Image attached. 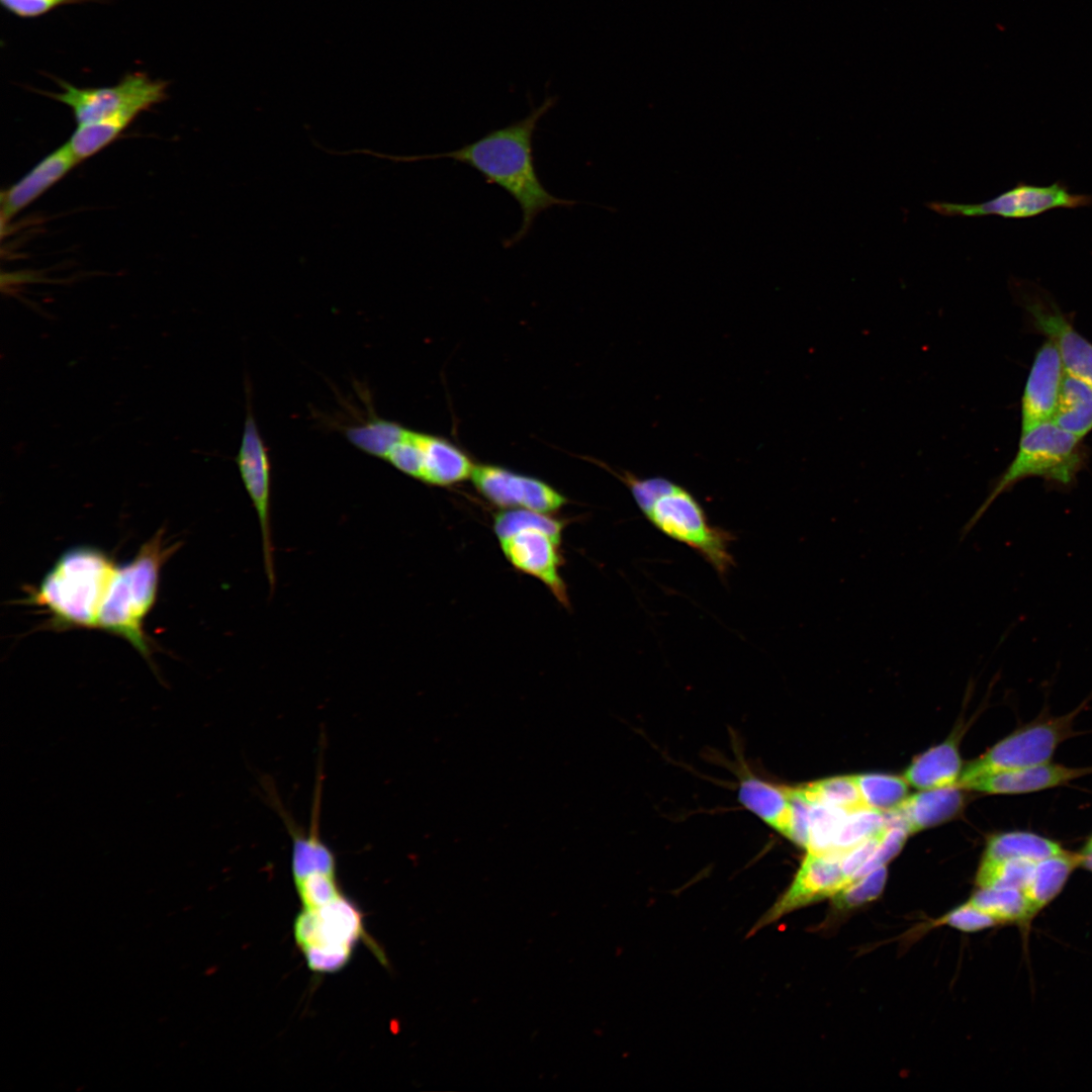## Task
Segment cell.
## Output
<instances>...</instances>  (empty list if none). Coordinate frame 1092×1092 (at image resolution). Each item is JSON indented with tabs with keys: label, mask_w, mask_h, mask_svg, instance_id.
Returning <instances> with one entry per match:
<instances>
[{
	"label": "cell",
	"mask_w": 1092,
	"mask_h": 1092,
	"mask_svg": "<svg viewBox=\"0 0 1092 1092\" xmlns=\"http://www.w3.org/2000/svg\"><path fill=\"white\" fill-rule=\"evenodd\" d=\"M556 96H547L529 114L508 125L490 130L463 147L428 159H451L478 171L488 184L504 189L519 204L522 222L503 245L510 248L529 234L537 216L553 206L570 207L576 201L557 197L541 182L533 155V136L539 120L556 104Z\"/></svg>",
	"instance_id": "cell-1"
},
{
	"label": "cell",
	"mask_w": 1092,
	"mask_h": 1092,
	"mask_svg": "<svg viewBox=\"0 0 1092 1092\" xmlns=\"http://www.w3.org/2000/svg\"><path fill=\"white\" fill-rule=\"evenodd\" d=\"M603 467L626 485L641 513L658 531L696 551L721 577L727 575L735 564L730 551L734 537L710 523L690 490L665 477H639L606 464Z\"/></svg>",
	"instance_id": "cell-2"
},
{
	"label": "cell",
	"mask_w": 1092,
	"mask_h": 1092,
	"mask_svg": "<svg viewBox=\"0 0 1092 1092\" xmlns=\"http://www.w3.org/2000/svg\"><path fill=\"white\" fill-rule=\"evenodd\" d=\"M117 565L103 550L79 545L64 551L28 597L57 628H97Z\"/></svg>",
	"instance_id": "cell-3"
},
{
	"label": "cell",
	"mask_w": 1092,
	"mask_h": 1092,
	"mask_svg": "<svg viewBox=\"0 0 1092 1092\" xmlns=\"http://www.w3.org/2000/svg\"><path fill=\"white\" fill-rule=\"evenodd\" d=\"M173 549L160 530L130 561L117 566L98 617L97 628L122 637L146 659L151 649L144 623L156 601L162 565Z\"/></svg>",
	"instance_id": "cell-4"
},
{
	"label": "cell",
	"mask_w": 1092,
	"mask_h": 1092,
	"mask_svg": "<svg viewBox=\"0 0 1092 1092\" xmlns=\"http://www.w3.org/2000/svg\"><path fill=\"white\" fill-rule=\"evenodd\" d=\"M564 527L565 521L550 514L523 509H504L493 519V531L510 564L540 580L563 607L569 608L567 586L560 572Z\"/></svg>",
	"instance_id": "cell-5"
},
{
	"label": "cell",
	"mask_w": 1092,
	"mask_h": 1092,
	"mask_svg": "<svg viewBox=\"0 0 1092 1092\" xmlns=\"http://www.w3.org/2000/svg\"><path fill=\"white\" fill-rule=\"evenodd\" d=\"M1084 465L1081 439L1058 427L1052 420L1021 433L1018 450L1005 471L995 480L988 496L969 519L961 540L975 527L995 499L1018 481L1040 477L1054 485H1072Z\"/></svg>",
	"instance_id": "cell-6"
},
{
	"label": "cell",
	"mask_w": 1092,
	"mask_h": 1092,
	"mask_svg": "<svg viewBox=\"0 0 1092 1092\" xmlns=\"http://www.w3.org/2000/svg\"><path fill=\"white\" fill-rule=\"evenodd\" d=\"M362 915L343 894L314 909H303L294 923L295 940L314 972H335L349 961L363 936Z\"/></svg>",
	"instance_id": "cell-7"
},
{
	"label": "cell",
	"mask_w": 1092,
	"mask_h": 1092,
	"mask_svg": "<svg viewBox=\"0 0 1092 1092\" xmlns=\"http://www.w3.org/2000/svg\"><path fill=\"white\" fill-rule=\"evenodd\" d=\"M60 85L64 90L50 95L71 107L78 124L116 118L132 121L166 96V83L140 73L127 75L110 87L78 88L65 82Z\"/></svg>",
	"instance_id": "cell-8"
},
{
	"label": "cell",
	"mask_w": 1092,
	"mask_h": 1092,
	"mask_svg": "<svg viewBox=\"0 0 1092 1092\" xmlns=\"http://www.w3.org/2000/svg\"><path fill=\"white\" fill-rule=\"evenodd\" d=\"M1072 716L1035 721L1016 730L970 762L962 770L957 786L988 774L1049 762L1060 743L1070 735Z\"/></svg>",
	"instance_id": "cell-9"
},
{
	"label": "cell",
	"mask_w": 1092,
	"mask_h": 1092,
	"mask_svg": "<svg viewBox=\"0 0 1092 1092\" xmlns=\"http://www.w3.org/2000/svg\"><path fill=\"white\" fill-rule=\"evenodd\" d=\"M1091 203V195L1072 193L1062 182H1056L1049 186L1018 183L1013 188L981 203L932 201L926 205L945 216L994 214L1005 218H1028L1054 208H1078Z\"/></svg>",
	"instance_id": "cell-10"
},
{
	"label": "cell",
	"mask_w": 1092,
	"mask_h": 1092,
	"mask_svg": "<svg viewBox=\"0 0 1092 1092\" xmlns=\"http://www.w3.org/2000/svg\"><path fill=\"white\" fill-rule=\"evenodd\" d=\"M842 854L807 851L791 884L762 914L750 934L803 907L832 898L848 885L842 870Z\"/></svg>",
	"instance_id": "cell-11"
},
{
	"label": "cell",
	"mask_w": 1092,
	"mask_h": 1092,
	"mask_svg": "<svg viewBox=\"0 0 1092 1092\" xmlns=\"http://www.w3.org/2000/svg\"><path fill=\"white\" fill-rule=\"evenodd\" d=\"M471 480L485 499L502 509L553 515L567 504L566 497L545 481L496 465H474Z\"/></svg>",
	"instance_id": "cell-12"
},
{
	"label": "cell",
	"mask_w": 1092,
	"mask_h": 1092,
	"mask_svg": "<svg viewBox=\"0 0 1092 1092\" xmlns=\"http://www.w3.org/2000/svg\"><path fill=\"white\" fill-rule=\"evenodd\" d=\"M236 462L243 483L258 515L264 563L270 589H274L275 571L270 531L271 466L267 447L258 430L250 405L244 426L242 443Z\"/></svg>",
	"instance_id": "cell-13"
},
{
	"label": "cell",
	"mask_w": 1092,
	"mask_h": 1092,
	"mask_svg": "<svg viewBox=\"0 0 1092 1092\" xmlns=\"http://www.w3.org/2000/svg\"><path fill=\"white\" fill-rule=\"evenodd\" d=\"M1021 300L1035 329L1056 344L1065 372L1092 386V343L1073 328L1052 299L1025 293Z\"/></svg>",
	"instance_id": "cell-14"
},
{
	"label": "cell",
	"mask_w": 1092,
	"mask_h": 1092,
	"mask_svg": "<svg viewBox=\"0 0 1092 1092\" xmlns=\"http://www.w3.org/2000/svg\"><path fill=\"white\" fill-rule=\"evenodd\" d=\"M1064 375L1058 348L1049 340L1037 350L1025 383L1021 399V433L1053 419Z\"/></svg>",
	"instance_id": "cell-15"
},
{
	"label": "cell",
	"mask_w": 1092,
	"mask_h": 1092,
	"mask_svg": "<svg viewBox=\"0 0 1092 1092\" xmlns=\"http://www.w3.org/2000/svg\"><path fill=\"white\" fill-rule=\"evenodd\" d=\"M1091 771V768L1044 762L981 776L960 788L989 794H1023L1062 786Z\"/></svg>",
	"instance_id": "cell-16"
},
{
	"label": "cell",
	"mask_w": 1092,
	"mask_h": 1092,
	"mask_svg": "<svg viewBox=\"0 0 1092 1092\" xmlns=\"http://www.w3.org/2000/svg\"><path fill=\"white\" fill-rule=\"evenodd\" d=\"M79 162L65 144L40 160L1 195L2 218L10 220L60 181Z\"/></svg>",
	"instance_id": "cell-17"
},
{
	"label": "cell",
	"mask_w": 1092,
	"mask_h": 1092,
	"mask_svg": "<svg viewBox=\"0 0 1092 1092\" xmlns=\"http://www.w3.org/2000/svg\"><path fill=\"white\" fill-rule=\"evenodd\" d=\"M964 802L962 788L949 786L925 790L907 797L895 810L888 812L891 825L908 833L941 823L959 812Z\"/></svg>",
	"instance_id": "cell-18"
},
{
	"label": "cell",
	"mask_w": 1092,
	"mask_h": 1092,
	"mask_svg": "<svg viewBox=\"0 0 1092 1092\" xmlns=\"http://www.w3.org/2000/svg\"><path fill=\"white\" fill-rule=\"evenodd\" d=\"M737 792L738 800L746 810L788 838L792 819L789 786L775 784L743 770Z\"/></svg>",
	"instance_id": "cell-19"
},
{
	"label": "cell",
	"mask_w": 1092,
	"mask_h": 1092,
	"mask_svg": "<svg viewBox=\"0 0 1092 1092\" xmlns=\"http://www.w3.org/2000/svg\"><path fill=\"white\" fill-rule=\"evenodd\" d=\"M422 481L447 486L471 478L474 464L458 447L447 440L421 433Z\"/></svg>",
	"instance_id": "cell-20"
},
{
	"label": "cell",
	"mask_w": 1092,
	"mask_h": 1092,
	"mask_svg": "<svg viewBox=\"0 0 1092 1092\" xmlns=\"http://www.w3.org/2000/svg\"><path fill=\"white\" fill-rule=\"evenodd\" d=\"M962 760L957 745L945 741L916 757L904 774L911 786L932 790L957 785Z\"/></svg>",
	"instance_id": "cell-21"
},
{
	"label": "cell",
	"mask_w": 1092,
	"mask_h": 1092,
	"mask_svg": "<svg viewBox=\"0 0 1092 1092\" xmlns=\"http://www.w3.org/2000/svg\"><path fill=\"white\" fill-rule=\"evenodd\" d=\"M1082 859L1081 852L1063 850L1035 863L1023 890L1033 916L1059 895Z\"/></svg>",
	"instance_id": "cell-22"
},
{
	"label": "cell",
	"mask_w": 1092,
	"mask_h": 1092,
	"mask_svg": "<svg viewBox=\"0 0 1092 1092\" xmlns=\"http://www.w3.org/2000/svg\"><path fill=\"white\" fill-rule=\"evenodd\" d=\"M1052 421L1082 440L1092 431V386L1065 372Z\"/></svg>",
	"instance_id": "cell-23"
},
{
	"label": "cell",
	"mask_w": 1092,
	"mask_h": 1092,
	"mask_svg": "<svg viewBox=\"0 0 1092 1092\" xmlns=\"http://www.w3.org/2000/svg\"><path fill=\"white\" fill-rule=\"evenodd\" d=\"M1064 849L1057 842L1030 832H1007L992 836L986 847L985 858L1026 859L1037 862L1061 853Z\"/></svg>",
	"instance_id": "cell-24"
},
{
	"label": "cell",
	"mask_w": 1092,
	"mask_h": 1092,
	"mask_svg": "<svg viewBox=\"0 0 1092 1092\" xmlns=\"http://www.w3.org/2000/svg\"><path fill=\"white\" fill-rule=\"evenodd\" d=\"M799 792L810 802L852 813L866 810L855 776L823 779L797 786Z\"/></svg>",
	"instance_id": "cell-25"
},
{
	"label": "cell",
	"mask_w": 1092,
	"mask_h": 1092,
	"mask_svg": "<svg viewBox=\"0 0 1092 1092\" xmlns=\"http://www.w3.org/2000/svg\"><path fill=\"white\" fill-rule=\"evenodd\" d=\"M999 923L1026 922L1033 917L1022 890L1013 888H980L969 900Z\"/></svg>",
	"instance_id": "cell-26"
},
{
	"label": "cell",
	"mask_w": 1092,
	"mask_h": 1092,
	"mask_svg": "<svg viewBox=\"0 0 1092 1092\" xmlns=\"http://www.w3.org/2000/svg\"><path fill=\"white\" fill-rule=\"evenodd\" d=\"M406 428L384 419L374 418L345 429L346 438L359 450L385 459L390 449L403 436Z\"/></svg>",
	"instance_id": "cell-27"
},
{
	"label": "cell",
	"mask_w": 1092,
	"mask_h": 1092,
	"mask_svg": "<svg viewBox=\"0 0 1092 1092\" xmlns=\"http://www.w3.org/2000/svg\"><path fill=\"white\" fill-rule=\"evenodd\" d=\"M860 794L868 809L887 813L895 810L906 798L908 782L881 774L855 776Z\"/></svg>",
	"instance_id": "cell-28"
},
{
	"label": "cell",
	"mask_w": 1092,
	"mask_h": 1092,
	"mask_svg": "<svg viewBox=\"0 0 1092 1092\" xmlns=\"http://www.w3.org/2000/svg\"><path fill=\"white\" fill-rule=\"evenodd\" d=\"M130 122L116 118L80 123L66 144L80 163L112 143Z\"/></svg>",
	"instance_id": "cell-29"
},
{
	"label": "cell",
	"mask_w": 1092,
	"mask_h": 1092,
	"mask_svg": "<svg viewBox=\"0 0 1092 1092\" xmlns=\"http://www.w3.org/2000/svg\"><path fill=\"white\" fill-rule=\"evenodd\" d=\"M1036 862L1026 859L983 858L978 875L980 888H1013L1024 890Z\"/></svg>",
	"instance_id": "cell-30"
},
{
	"label": "cell",
	"mask_w": 1092,
	"mask_h": 1092,
	"mask_svg": "<svg viewBox=\"0 0 1092 1092\" xmlns=\"http://www.w3.org/2000/svg\"><path fill=\"white\" fill-rule=\"evenodd\" d=\"M885 826H887L885 813L870 809L848 813L841 824L831 852L844 855Z\"/></svg>",
	"instance_id": "cell-31"
},
{
	"label": "cell",
	"mask_w": 1092,
	"mask_h": 1092,
	"mask_svg": "<svg viewBox=\"0 0 1092 1092\" xmlns=\"http://www.w3.org/2000/svg\"><path fill=\"white\" fill-rule=\"evenodd\" d=\"M887 880L886 866L853 880L832 897L838 909H851L875 900L883 892Z\"/></svg>",
	"instance_id": "cell-32"
},
{
	"label": "cell",
	"mask_w": 1092,
	"mask_h": 1092,
	"mask_svg": "<svg viewBox=\"0 0 1092 1092\" xmlns=\"http://www.w3.org/2000/svg\"><path fill=\"white\" fill-rule=\"evenodd\" d=\"M420 435L419 432L406 429L403 436L393 445L384 459L399 471L417 479H421L422 475Z\"/></svg>",
	"instance_id": "cell-33"
},
{
	"label": "cell",
	"mask_w": 1092,
	"mask_h": 1092,
	"mask_svg": "<svg viewBox=\"0 0 1092 1092\" xmlns=\"http://www.w3.org/2000/svg\"><path fill=\"white\" fill-rule=\"evenodd\" d=\"M998 923L990 914L968 901L943 915L935 922V925L945 924L962 931L974 932Z\"/></svg>",
	"instance_id": "cell-34"
},
{
	"label": "cell",
	"mask_w": 1092,
	"mask_h": 1092,
	"mask_svg": "<svg viewBox=\"0 0 1092 1092\" xmlns=\"http://www.w3.org/2000/svg\"><path fill=\"white\" fill-rule=\"evenodd\" d=\"M908 834L907 830L903 827H889L883 840L867 862L854 875L852 881L867 875L879 867L886 866V863L901 850Z\"/></svg>",
	"instance_id": "cell-35"
},
{
	"label": "cell",
	"mask_w": 1092,
	"mask_h": 1092,
	"mask_svg": "<svg viewBox=\"0 0 1092 1092\" xmlns=\"http://www.w3.org/2000/svg\"><path fill=\"white\" fill-rule=\"evenodd\" d=\"M66 1L67 0H1L2 4L8 10L22 17L38 16Z\"/></svg>",
	"instance_id": "cell-36"
},
{
	"label": "cell",
	"mask_w": 1092,
	"mask_h": 1092,
	"mask_svg": "<svg viewBox=\"0 0 1092 1092\" xmlns=\"http://www.w3.org/2000/svg\"><path fill=\"white\" fill-rule=\"evenodd\" d=\"M1082 855H1083V859H1082L1081 866H1083L1086 869L1092 871V851H1090L1088 853H1082Z\"/></svg>",
	"instance_id": "cell-37"
},
{
	"label": "cell",
	"mask_w": 1092,
	"mask_h": 1092,
	"mask_svg": "<svg viewBox=\"0 0 1092 1092\" xmlns=\"http://www.w3.org/2000/svg\"><path fill=\"white\" fill-rule=\"evenodd\" d=\"M1090 851H1092V836H1091V838H1090V839H1089V840L1087 841V843L1085 844V846H1084V848L1082 849V851H1081V852H1082V853H1088V852H1090Z\"/></svg>",
	"instance_id": "cell-38"
}]
</instances>
